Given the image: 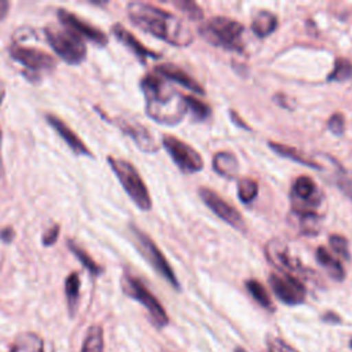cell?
Here are the masks:
<instances>
[{
	"label": "cell",
	"mask_w": 352,
	"mask_h": 352,
	"mask_svg": "<svg viewBox=\"0 0 352 352\" xmlns=\"http://www.w3.org/2000/svg\"><path fill=\"white\" fill-rule=\"evenodd\" d=\"M268 146L279 155L282 157H286L294 162H298L301 165H305V166H309V168H315V169H320L319 164H316L314 160H311L309 157H307L304 153L298 151L297 148L294 147H290V146H286V144H282V143H275V142H270Z\"/></svg>",
	"instance_id": "cell-22"
},
{
	"label": "cell",
	"mask_w": 352,
	"mask_h": 352,
	"mask_svg": "<svg viewBox=\"0 0 352 352\" xmlns=\"http://www.w3.org/2000/svg\"><path fill=\"white\" fill-rule=\"evenodd\" d=\"M315 256H316L318 263L327 270V272L330 274L331 278H334L336 280H342L344 279L345 271H344L341 263L331 253H329L327 249H324L323 246H319L316 249Z\"/></svg>",
	"instance_id": "cell-23"
},
{
	"label": "cell",
	"mask_w": 352,
	"mask_h": 352,
	"mask_svg": "<svg viewBox=\"0 0 352 352\" xmlns=\"http://www.w3.org/2000/svg\"><path fill=\"white\" fill-rule=\"evenodd\" d=\"M336 183L337 187L348 197L352 199V173L349 170H344L341 169L337 175H336Z\"/></svg>",
	"instance_id": "cell-32"
},
{
	"label": "cell",
	"mask_w": 352,
	"mask_h": 352,
	"mask_svg": "<svg viewBox=\"0 0 352 352\" xmlns=\"http://www.w3.org/2000/svg\"><path fill=\"white\" fill-rule=\"evenodd\" d=\"M175 6L177 8H180L182 11H184L191 19H202L204 12L202 10L198 7V4H195L194 1H187V0H180V1H175Z\"/></svg>",
	"instance_id": "cell-34"
},
{
	"label": "cell",
	"mask_w": 352,
	"mask_h": 352,
	"mask_svg": "<svg viewBox=\"0 0 352 352\" xmlns=\"http://www.w3.org/2000/svg\"><path fill=\"white\" fill-rule=\"evenodd\" d=\"M44 36L55 54L69 65H80L87 58L84 40L66 28L47 26Z\"/></svg>",
	"instance_id": "cell-5"
},
{
	"label": "cell",
	"mask_w": 352,
	"mask_h": 352,
	"mask_svg": "<svg viewBox=\"0 0 352 352\" xmlns=\"http://www.w3.org/2000/svg\"><path fill=\"white\" fill-rule=\"evenodd\" d=\"M15 236V232L11 227H7V228H3L0 231V239L4 242V243H10Z\"/></svg>",
	"instance_id": "cell-38"
},
{
	"label": "cell",
	"mask_w": 352,
	"mask_h": 352,
	"mask_svg": "<svg viewBox=\"0 0 352 352\" xmlns=\"http://www.w3.org/2000/svg\"><path fill=\"white\" fill-rule=\"evenodd\" d=\"M352 78V62L345 58H337L334 67L329 74V81H345Z\"/></svg>",
	"instance_id": "cell-28"
},
{
	"label": "cell",
	"mask_w": 352,
	"mask_h": 352,
	"mask_svg": "<svg viewBox=\"0 0 352 352\" xmlns=\"http://www.w3.org/2000/svg\"><path fill=\"white\" fill-rule=\"evenodd\" d=\"M258 194V184L250 177H243L238 182V197L243 204L252 202Z\"/></svg>",
	"instance_id": "cell-29"
},
{
	"label": "cell",
	"mask_w": 352,
	"mask_h": 352,
	"mask_svg": "<svg viewBox=\"0 0 352 352\" xmlns=\"http://www.w3.org/2000/svg\"><path fill=\"white\" fill-rule=\"evenodd\" d=\"M213 169L228 179H232L238 175L239 166H238V160L232 153L228 151H220L214 154L213 157Z\"/></svg>",
	"instance_id": "cell-20"
},
{
	"label": "cell",
	"mask_w": 352,
	"mask_h": 352,
	"mask_svg": "<svg viewBox=\"0 0 352 352\" xmlns=\"http://www.w3.org/2000/svg\"><path fill=\"white\" fill-rule=\"evenodd\" d=\"M4 177V165H3V158H1V129H0V179Z\"/></svg>",
	"instance_id": "cell-41"
},
{
	"label": "cell",
	"mask_w": 352,
	"mask_h": 352,
	"mask_svg": "<svg viewBox=\"0 0 352 352\" xmlns=\"http://www.w3.org/2000/svg\"><path fill=\"white\" fill-rule=\"evenodd\" d=\"M322 319H323L324 322H331V323L340 322V316L336 315L334 312H327V314H324V315L322 316Z\"/></svg>",
	"instance_id": "cell-40"
},
{
	"label": "cell",
	"mask_w": 352,
	"mask_h": 352,
	"mask_svg": "<svg viewBox=\"0 0 352 352\" xmlns=\"http://www.w3.org/2000/svg\"><path fill=\"white\" fill-rule=\"evenodd\" d=\"M8 352H44V341L38 334L25 331L15 337Z\"/></svg>",
	"instance_id": "cell-19"
},
{
	"label": "cell",
	"mask_w": 352,
	"mask_h": 352,
	"mask_svg": "<svg viewBox=\"0 0 352 352\" xmlns=\"http://www.w3.org/2000/svg\"><path fill=\"white\" fill-rule=\"evenodd\" d=\"M267 345H268L270 352H298L292 345H289L287 342H285L283 340L276 338V337H268Z\"/></svg>",
	"instance_id": "cell-35"
},
{
	"label": "cell",
	"mask_w": 352,
	"mask_h": 352,
	"mask_svg": "<svg viewBox=\"0 0 352 352\" xmlns=\"http://www.w3.org/2000/svg\"><path fill=\"white\" fill-rule=\"evenodd\" d=\"M80 287H81V279L80 274L73 271L67 275L65 279V296L67 301V308L70 315L73 316L77 311L78 301H80Z\"/></svg>",
	"instance_id": "cell-21"
},
{
	"label": "cell",
	"mask_w": 352,
	"mask_h": 352,
	"mask_svg": "<svg viewBox=\"0 0 352 352\" xmlns=\"http://www.w3.org/2000/svg\"><path fill=\"white\" fill-rule=\"evenodd\" d=\"M300 223H301V230L304 234H318L319 227H320V216L316 214L315 212H307V213H300Z\"/></svg>",
	"instance_id": "cell-31"
},
{
	"label": "cell",
	"mask_w": 352,
	"mask_h": 352,
	"mask_svg": "<svg viewBox=\"0 0 352 352\" xmlns=\"http://www.w3.org/2000/svg\"><path fill=\"white\" fill-rule=\"evenodd\" d=\"M67 248L72 250V253L78 258V261L82 264L85 270H88L94 276H99L103 272V268L91 257V254L82 249L77 242L69 239L67 241Z\"/></svg>",
	"instance_id": "cell-25"
},
{
	"label": "cell",
	"mask_w": 352,
	"mask_h": 352,
	"mask_svg": "<svg viewBox=\"0 0 352 352\" xmlns=\"http://www.w3.org/2000/svg\"><path fill=\"white\" fill-rule=\"evenodd\" d=\"M329 243H330V246H331V249H333L334 253H337L338 256H341V257H344V258H349L348 241H346L344 236L337 235V234L330 235Z\"/></svg>",
	"instance_id": "cell-33"
},
{
	"label": "cell",
	"mask_w": 352,
	"mask_h": 352,
	"mask_svg": "<svg viewBox=\"0 0 352 352\" xmlns=\"http://www.w3.org/2000/svg\"><path fill=\"white\" fill-rule=\"evenodd\" d=\"M201 36L212 45L230 51H242L243 26L226 16H213L199 26Z\"/></svg>",
	"instance_id": "cell-4"
},
{
	"label": "cell",
	"mask_w": 352,
	"mask_h": 352,
	"mask_svg": "<svg viewBox=\"0 0 352 352\" xmlns=\"http://www.w3.org/2000/svg\"><path fill=\"white\" fill-rule=\"evenodd\" d=\"M4 98H6V84H4V81L0 80V106L4 100Z\"/></svg>",
	"instance_id": "cell-42"
},
{
	"label": "cell",
	"mask_w": 352,
	"mask_h": 352,
	"mask_svg": "<svg viewBox=\"0 0 352 352\" xmlns=\"http://www.w3.org/2000/svg\"><path fill=\"white\" fill-rule=\"evenodd\" d=\"M290 201L297 214L315 212V208L320 204V192L311 177L300 176L293 183Z\"/></svg>",
	"instance_id": "cell-11"
},
{
	"label": "cell",
	"mask_w": 352,
	"mask_h": 352,
	"mask_svg": "<svg viewBox=\"0 0 352 352\" xmlns=\"http://www.w3.org/2000/svg\"><path fill=\"white\" fill-rule=\"evenodd\" d=\"M59 231H60V226L59 224H54L51 228H48L43 236H41V243L43 246H52L58 238H59Z\"/></svg>",
	"instance_id": "cell-37"
},
{
	"label": "cell",
	"mask_w": 352,
	"mask_h": 352,
	"mask_svg": "<svg viewBox=\"0 0 352 352\" xmlns=\"http://www.w3.org/2000/svg\"><path fill=\"white\" fill-rule=\"evenodd\" d=\"M131 232L133 235V241L136 248L139 249L140 254L146 258V261L157 271L158 275H161L170 286H173L175 289H180L179 280L172 270V267L169 265L168 260L165 258V256L162 254V252L158 249V246L155 245V242L147 235L144 234L140 228H138L136 226L131 224L129 226Z\"/></svg>",
	"instance_id": "cell-8"
},
{
	"label": "cell",
	"mask_w": 352,
	"mask_h": 352,
	"mask_svg": "<svg viewBox=\"0 0 352 352\" xmlns=\"http://www.w3.org/2000/svg\"><path fill=\"white\" fill-rule=\"evenodd\" d=\"M276 28H278L276 15L265 10L260 11L252 22V30L257 37H265L271 34Z\"/></svg>",
	"instance_id": "cell-24"
},
{
	"label": "cell",
	"mask_w": 352,
	"mask_h": 352,
	"mask_svg": "<svg viewBox=\"0 0 352 352\" xmlns=\"http://www.w3.org/2000/svg\"><path fill=\"white\" fill-rule=\"evenodd\" d=\"M274 294L286 305L302 304L307 296V289L302 282L286 272H272L268 278Z\"/></svg>",
	"instance_id": "cell-10"
},
{
	"label": "cell",
	"mask_w": 352,
	"mask_h": 352,
	"mask_svg": "<svg viewBox=\"0 0 352 352\" xmlns=\"http://www.w3.org/2000/svg\"><path fill=\"white\" fill-rule=\"evenodd\" d=\"M56 16H58V19H59V22L63 28L72 30L73 33H76L81 38H88L89 41H92L95 45H99V47H106L107 45L109 37L103 30H100L99 28L91 25L89 22H87L84 19H81L80 16L73 14L72 11H69L66 8H58L56 10Z\"/></svg>",
	"instance_id": "cell-12"
},
{
	"label": "cell",
	"mask_w": 352,
	"mask_h": 352,
	"mask_svg": "<svg viewBox=\"0 0 352 352\" xmlns=\"http://www.w3.org/2000/svg\"><path fill=\"white\" fill-rule=\"evenodd\" d=\"M235 352H246L243 348H241V346H238L236 349H235Z\"/></svg>",
	"instance_id": "cell-43"
},
{
	"label": "cell",
	"mask_w": 352,
	"mask_h": 352,
	"mask_svg": "<svg viewBox=\"0 0 352 352\" xmlns=\"http://www.w3.org/2000/svg\"><path fill=\"white\" fill-rule=\"evenodd\" d=\"M327 128L336 133V135H341L345 129V121H344V116L341 113H334L329 121H327Z\"/></svg>",
	"instance_id": "cell-36"
},
{
	"label": "cell",
	"mask_w": 352,
	"mask_h": 352,
	"mask_svg": "<svg viewBox=\"0 0 352 352\" xmlns=\"http://www.w3.org/2000/svg\"><path fill=\"white\" fill-rule=\"evenodd\" d=\"M8 55L12 60L23 66V74L29 76L30 81H37L41 72L54 70L56 60L45 51L37 47H28L14 41L8 47Z\"/></svg>",
	"instance_id": "cell-7"
},
{
	"label": "cell",
	"mask_w": 352,
	"mask_h": 352,
	"mask_svg": "<svg viewBox=\"0 0 352 352\" xmlns=\"http://www.w3.org/2000/svg\"><path fill=\"white\" fill-rule=\"evenodd\" d=\"M184 102H186L187 109H190L191 113L194 114L195 120L202 121V120H206L210 116V107L204 100H199L197 98L184 95Z\"/></svg>",
	"instance_id": "cell-30"
},
{
	"label": "cell",
	"mask_w": 352,
	"mask_h": 352,
	"mask_svg": "<svg viewBox=\"0 0 352 352\" xmlns=\"http://www.w3.org/2000/svg\"><path fill=\"white\" fill-rule=\"evenodd\" d=\"M103 329L99 324H92L82 341L81 352H103Z\"/></svg>",
	"instance_id": "cell-26"
},
{
	"label": "cell",
	"mask_w": 352,
	"mask_h": 352,
	"mask_svg": "<svg viewBox=\"0 0 352 352\" xmlns=\"http://www.w3.org/2000/svg\"><path fill=\"white\" fill-rule=\"evenodd\" d=\"M45 121L48 125L62 138V140L67 144V147L76 154V155H84V157H94L92 151L85 146V143L81 140L78 135L74 133V131L56 114L45 113Z\"/></svg>",
	"instance_id": "cell-15"
},
{
	"label": "cell",
	"mask_w": 352,
	"mask_h": 352,
	"mask_svg": "<svg viewBox=\"0 0 352 352\" xmlns=\"http://www.w3.org/2000/svg\"><path fill=\"white\" fill-rule=\"evenodd\" d=\"M106 160H107L109 166L117 176L118 182L121 183L124 191L133 201V204L140 210H144V212L150 210L151 209L150 192H148L142 176L139 175L138 169L129 161L122 160V158L109 155Z\"/></svg>",
	"instance_id": "cell-3"
},
{
	"label": "cell",
	"mask_w": 352,
	"mask_h": 352,
	"mask_svg": "<svg viewBox=\"0 0 352 352\" xmlns=\"http://www.w3.org/2000/svg\"><path fill=\"white\" fill-rule=\"evenodd\" d=\"M140 88L146 99V113L158 124L176 125L187 113L184 95L168 85L158 74H146L140 80Z\"/></svg>",
	"instance_id": "cell-2"
},
{
	"label": "cell",
	"mask_w": 352,
	"mask_h": 352,
	"mask_svg": "<svg viewBox=\"0 0 352 352\" xmlns=\"http://www.w3.org/2000/svg\"><path fill=\"white\" fill-rule=\"evenodd\" d=\"M246 289L248 292L250 293V296L254 298V301L261 305L263 308L265 309H272V301H271V297L267 292V289L258 282V280H254V279H250V280H246Z\"/></svg>",
	"instance_id": "cell-27"
},
{
	"label": "cell",
	"mask_w": 352,
	"mask_h": 352,
	"mask_svg": "<svg viewBox=\"0 0 352 352\" xmlns=\"http://www.w3.org/2000/svg\"><path fill=\"white\" fill-rule=\"evenodd\" d=\"M126 14L135 26L168 44L187 47L194 38L190 28L179 16L153 4L128 3Z\"/></svg>",
	"instance_id": "cell-1"
},
{
	"label": "cell",
	"mask_w": 352,
	"mask_h": 352,
	"mask_svg": "<svg viewBox=\"0 0 352 352\" xmlns=\"http://www.w3.org/2000/svg\"><path fill=\"white\" fill-rule=\"evenodd\" d=\"M111 33L113 36L122 43L128 50H131L140 60H146L148 58L151 59H158L160 55L151 50H148L147 47H144L128 29H125L121 23H114L111 26Z\"/></svg>",
	"instance_id": "cell-17"
},
{
	"label": "cell",
	"mask_w": 352,
	"mask_h": 352,
	"mask_svg": "<svg viewBox=\"0 0 352 352\" xmlns=\"http://www.w3.org/2000/svg\"><path fill=\"white\" fill-rule=\"evenodd\" d=\"M154 73L158 74L160 77L165 78V80H170L173 82H177L180 85H183L187 89H191L192 92H197L199 95H204L205 91L202 89V87L190 76L187 74L183 69H180L176 65H169V63H164L160 66L154 67Z\"/></svg>",
	"instance_id": "cell-18"
},
{
	"label": "cell",
	"mask_w": 352,
	"mask_h": 352,
	"mask_svg": "<svg viewBox=\"0 0 352 352\" xmlns=\"http://www.w3.org/2000/svg\"><path fill=\"white\" fill-rule=\"evenodd\" d=\"M10 3L8 1H0V21H3L8 15Z\"/></svg>",
	"instance_id": "cell-39"
},
{
	"label": "cell",
	"mask_w": 352,
	"mask_h": 352,
	"mask_svg": "<svg viewBox=\"0 0 352 352\" xmlns=\"http://www.w3.org/2000/svg\"><path fill=\"white\" fill-rule=\"evenodd\" d=\"M349 346H351V349H352V340L349 341Z\"/></svg>",
	"instance_id": "cell-44"
},
{
	"label": "cell",
	"mask_w": 352,
	"mask_h": 352,
	"mask_svg": "<svg viewBox=\"0 0 352 352\" xmlns=\"http://www.w3.org/2000/svg\"><path fill=\"white\" fill-rule=\"evenodd\" d=\"M198 192H199V197L204 201V204L217 217H220L223 221H226L227 224H230L234 228L245 230V221H243L242 214L234 206H231L228 202H226L217 192H214L206 187H201L198 190Z\"/></svg>",
	"instance_id": "cell-13"
},
{
	"label": "cell",
	"mask_w": 352,
	"mask_h": 352,
	"mask_svg": "<svg viewBox=\"0 0 352 352\" xmlns=\"http://www.w3.org/2000/svg\"><path fill=\"white\" fill-rule=\"evenodd\" d=\"M267 260L280 272L292 274L300 270V263L289 256V249L280 239H271L265 245Z\"/></svg>",
	"instance_id": "cell-16"
},
{
	"label": "cell",
	"mask_w": 352,
	"mask_h": 352,
	"mask_svg": "<svg viewBox=\"0 0 352 352\" xmlns=\"http://www.w3.org/2000/svg\"><path fill=\"white\" fill-rule=\"evenodd\" d=\"M116 125L122 131V133L129 136L142 151H144V153H157L158 151V144H157L154 136L139 121L132 120V118L120 117L116 120Z\"/></svg>",
	"instance_id": "cell-14"
},
{
	"label": "cell",
	"mask_w": 352,
	"mask_h": 352,
	"mask_svg": "<svg viewBox=\"0 0 352 352\" xmlns=\"http://www.w3.org/2000/svg\"><path fill=\"white\" fill-rule=\"evenodd\" d=\"M162 146L183 173H197L204 168V160L195 148L172 135L162 136Z\"/></svg>",
	"instance_id": "cell-9"
},
{
	"label": "cell",
	"mask_w": 352,
	"mask_h": 352,
	"mask_svg": "<svg viewBox=\"0 0 352 352\" xmlns=\"http://www.w3.org/2000/svg\"><path fill=\"white\" fill-rule=\"evenodd\" d=\"M121 287L128 297L136 300L147 309L154 326L161 329L169 323V318L165 308L139 278L131 274H124L121 279Z\"/></svg>",
	"instance_id": "cell-6"
}]
</instances>
